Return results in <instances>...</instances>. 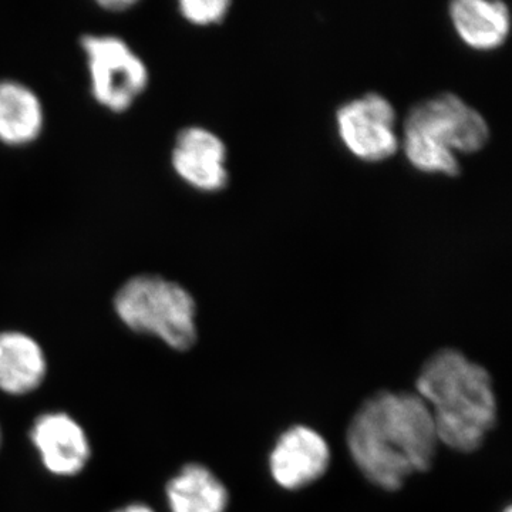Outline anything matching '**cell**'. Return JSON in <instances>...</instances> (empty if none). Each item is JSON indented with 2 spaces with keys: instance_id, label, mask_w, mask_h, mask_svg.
<instances>
[{
  "instance_id": "obj_2",
  "label": "cell",
  "mask_w": 512,
  "mask_h": 512,
  "mask_svg": "<svg viewBox=\"0 0 512 512\" xmlns=\"http://www.w3.org/2000/svg\"><path fill=\"white\" fill-rule=\"evenodd\" d=\"M416 387L430 409L439 443L453 450L476 451L497 423L490 373L457 350L444 349L431 356Z\"/></svg>"
},
{
  "instance_id": "obj_10",
  "label": "cell",
  "mask_w": 512,
  "mask_h": 512,
  "mask_svg": "<svg viewBox=\"0 0 512 512\" xmlns=\"http://www.w3.org/2000/svg\"><path fill=\"white\" fill-rule=\"evenodd\" d=\"M47 359L36 339L18 330L0 332V390L10 396L35 392L45 382Z\"/></svg>"
},
{
  "instance_id": "obj_1",
  "label": "cell",
  "mask_w": 512,
  "mask_h": 512,
  "mask_svg": "<svg viewBox=\"0 0 512 512\" xmlns=\"http://www.w3.org/2000/svg\"><path fill=\"white\" fill-rule=\"evenodd\" d=\"M436 427L417 393L382 392L363 403L348 430V447L363 476L387 491L429 470L436 457Z\"/></svg>"
},
{
  "instance_id": "obj_9",
  "label": "cell",
  "mask_w": 512,
  "mask_h": 512,
  "mask_svg": "<svg viewBox=\"0 0 512 512\" xmlns=\"http://www.w3.org/2000/svg\"><path fill=\"white\" fill-rule=\"evenodd\" d=\"M171 163L181 180L202 192H218L228 185L227 146L217 134L202 127L180 131Z\"/></svg>"
},
{
  "instance_id": "obj_17",
  "label": "cell",
  "mask_w": 512,
  "mask_h": 512,
  "mask_svg": "<svg viewBox=\"0 0 512 512\" xmlns=\"http://www.w3.org/2000/svg\"><path fill=\"white\" fill-rule=\"evenodd\" d=\"M0 444H2V430H0Z\"/></svg>"
},
{
  "instance_id": "obj_5",
  "label": "cell",
  "mask_w": 512,
  "mask_h": 512,
  "mask_svg": "<svg viewBox=\"0 0 512 512\" xmlns=\"http://www.w3.org/2000/svg\"><path fill=\"white\" fill-rule=\"evenodd\" d=\"M94 100L113 113L130 109L148 84L146 63L116 36L82 37Z\"/></svg>"
},
{
  "instance_id": "obj_7",
  "label": "cell",
  "mask_w": 512,
  "mask_h": 512,
  "mask_svg": "<svg viewBox=\"0 0 512 512\" xmlns=\"http://www.w3.org/2000/svg\"><path fill=\"white\" fill-rule=\"evenodd\" d=\"M29 436L43 467L53 476H77L92 458L89 437L82 424L70 414H42L33 421Z\"/></svg>"
},
{
  "instance_id": "obj_16",
  "label": "cell",
  "mask_w": 512,
  "mask_h": 512,
  "mask_svg": "<svg viewBox=\"0 0 512 512\" xmlns=\"http://www.w3.org/2000/svg\"><path fill=\"white\" fill-rule=\"evenodd\" d=\"M113 512H156L153 508L148 507L147 504L143 503H133L124 505V507L119 508V510Z\"/></svg>"
},
{
  "instance_id": "obj_11",
  "label": "cell",
  "mask_w": 512,
  "mask_h": 512,
  "mask_svg": "<svg viewBox=\"0 0 512 512\" xmlns=\"http://www.w3.org/2000/svg\"><path fill=\"white\" fill-rule=\"evenodd\" d=\"M448 13L457 35L471 49L490 52L503 46L510 36V9L504 2L456 0Z\"/></svg>"
},
{
  "instance_id": "obj_18",
  "label": "cell",
  "mask_w": 512,
  "mask_h": 512,
  "mask_svg": "<svg viewBox=\"0 0 512 512\" xmlns=\"http://www.w3.org/2000/svg\"><path fill=\"white\" fill-rule=\"evenodd\" d=\"M504 512H511V508H507Z\"/></svg>"
},
{
  "instance_id": "obj_6",
  "label": "cell",
  "mask_w": 512,
  "mask_h": 512,
  "mask_svg": "<svg viewBox=\"0 0 512 512\" xmlns=\"http://www.w3.org/2000/svg\"><path fill=\"white\" fill-rule=\"evenodd\" d=\"M336 127L350 153L367 163L389 160L399 150L396 111L382 94L367 93L340 106Z\"/></svg>"
},
{
  "instance_id": "obj_13",
  "label": "cell",
  "mask_w": 512,
  "mask_h": 512,
  "mask_svg": "<svg viewBox=\"0 0 512 512\" xmlns=\"http://www.w3.org/2000/svg\"><path fill=\"white\" fill-rule=\"evenodd\" d=\"M45 124L42 103L33 90L15 80L0 82V141L20 147L40 136Z\"/></svg>"
},
{
  "instance_id": "obj_15",
  "label": "cell",
  "mask_w": 512,
  "mask_h": 512,
  "mask_svg": "<svg viewBox=\"0 0 512 512\" xmlns=\"http://www.w3.org/2000/svg\"><path fill=\"white\" fill-rule=\"evenodd\" d=\"M99 5L101 8L109 10V12H123V10L136 5V2H133V0H109V2H100Z\"/></svg>"
},
{
  "instance_id": "obj_8",
  "label": "cell",
  "mask_w": 512,
  "mask_h": 512,
  "mask_svg": "<svg viewBox=\"0 0 512 512\" xmlns=\"http://www.w3.org/2000/svg\"><path fill=\"white\" fill-rule=\"evenodd\" d=\"M330 450L318 431L305 426L286 430L276 441L269 470L275 483L285 490H301L328 471Z\"/></svg>"
},
{
  "instance_id": "obj_12",
  "label": "cell",
  "mask_w": 512,
  "mask_h": 512,
  "mask_svg": "<svg viewBox=\"0 0 512 512\" xmlns=\"http://www.w3.org/2000/svg\"><path fill=\"white\" fill-rule=\"evenodd\" d=\"M171 512H227V487L210 468L201 464H187L165 487Z\"/></svg>"
},
{
  "instance_id": "obj_3",
  "label": "cell",
  "mask_w": 512,
  "mask_h": 512,
  "mask_svg": "<svg viewBox=\"0 0 512 512\" xmlns=\"http://www.w3.org/2000/svg\"><path fill=\"white\" fill-rule=\"evenodd\" d=\"M490 141L483 114L453 93L421 101L407 113L403 124V150L416 170L457 177V154H474Z\"/></svg>"
},
{
  "instance_id": "obj_4",
  "label": "cell",
  "mask_w": 512,
  "mask_h": 512,
  "mask_svg": "<svg viewBox=\"0 0 512 512\" xmlns=\"http://www.w3.org/2000/svg\"><path fill=\"white\" fill-rule=\"evenodd\" d=\"M114 311L128 329L156 336L184 352L197 342V305L184 286L158 275L128 279L114 296Z\"/></svg>"
},
{
  "instance_id": "obj_14",
  "label": "cell",
  "mask_w": 512,
  "mask_h": 512,
  "mask_svg": "<svg viewBox=\"0 0 512 512\" xmlns=\"http://www.w3.org/2000/svg\"><path fill=\"white\" fill-rule=\"evenodd\" d=\"M181 15L192 25H217L228 15L231 2L227 0H181Z\"/></svg>"
}]
</instances>
